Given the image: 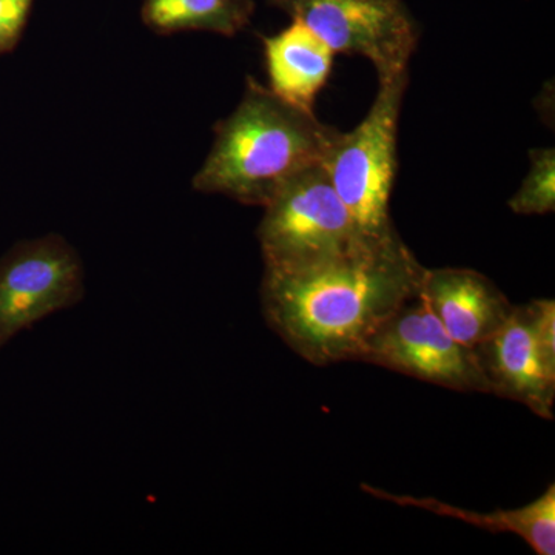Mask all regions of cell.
Wrapping results in <instances>:
<instances>
[{
  "label": "cell",
  "mask_w": 555,
  "mask_h": 555,
  "mask_svg": "<svg viewBox=\"0 0 555 555\" xmlns=\"http://www.w3.org/2000/svg\"><path fill=\"white\" fill-rule=\"evenodd\" d=\"M86 295V270L64 236H42L0 259V349L21 332L75 308Z\"/></svg>",
  "instance_id": "52a82bcc"
},
{
  "label": "cell",
  "mask_w": 555,
  "mask_h": 555,
  "mask_svg": "<svg viewBox=\"0 0 555 555\" xmlns=\"http://www.w3.org/2000/svg\"><path fill=\"white\" fill-rule=\"evenodd\" d=\"M425 270L397 232L306 268H264L262 315L315 366L358 361L369 339L418 297Z\"/></svg>",
  "instance_id": "6da1fadb"
},
{
  "label": "cell",
  "mask_w": 555,
  "mask_h": 555,
  "mask_svg": "<svg viewBox=\"0 0 555 555\" xmlns=\"http://www.w3.org/2000/svg\"><path fill=\"white\" fill-rule=\"evenodd\" d=\"M418 298L455 341L470 349L495 334L514 310L506 295L473 269H426Z\"/></svg>",
  "instance_id": "9c48e42d"
},
{
  "label": "cell",
  "mask_w": 555,
  "mask_h": 555,
  "mask_svg": "<svg viewBox=\"0 0 555 555\" xmlns=\"http://www.w3.org/2000/svg\"><path fill=\"white\" fill-rule=\"evenodd\" d=\"M335 54L366 57L378 79L409 72L418 25L403 0H273Z\"/></svg>",
  "instance_id": "5b68a950"
},
{
  "label": "cell",
  "mask_w": 555,
  "mask_h": 555,
  "mask_svg": "<svg viewBox=\"0 0 555 555\" xmlns=\"http://www.w3.org/2000/svg\"><path fill=\"white\" fill-rule=\"evenodd\" d=\"M409 72L378 79V91L366 118L335 139L323 166L339 198L369 238L397 232L390 196L397 175V138Z\"/></svg>",
  "instance_id": "3957f363"
},
{
  "label": "cell",
  "mask_w": 555,
  "mask_h": 555,
  "mask_svg": "<svg viewBox=\"0 0 555 555\" xmlns=\"http://www.w3.org/2000/svg\"><path fill=\"white\" fill-rule=\"evenodd\" d=\"M339 131L248 78L238 107L218 124L193 189L264 207L291 179L323 164Z\"/></svg>",
  "instance_id": "7a4b0ae2"
},
{
  "label": "cell",
  "mask_w": 555,
  "mask_h": 555,
  "mask_svg": "<svg viewBox=\"0 0 555 555\" xmlns=\"http://www.w3.org/2000/svg\"><path fill=\"white\" fill-rule=\"evenodd\" d=\"M531 169L520 189L509 199L517 215H546L555 210V150L535 149L529 153Z\"/></svg>",
  "instance_id": "4fadbf2b"
},
{
  "label": "cell",
  "mask_w": 555,
  "mask_h": 555,
  "mask_svg": "<svg viewBox=\"0 0 555 555\" xmlns=\"http://www.w3.org/2000/svg\"><path fill=\"white\" fill-rule=\"evenodd\" d=\"M358 361L448 389L489 392L474 349L455 341L418 297L369 339Z\"/></svg>",
  "instance_id": "ba28073f"
},
{
  "label": "cell",
  "mask_w": 555,
  "mask_h": 555,
  "mask_svg": "<svg viewBox=\"0 0 555 555\" xmlns=\"http://www.w3.org/2000/svg\"><path fill=\"white\" fill-rule=\"evenodd\" d=\"M251 0H145L142 17L159 33L210 31L233 36L254 14Z\"/></svg>",
  "instance_id": "7c38bea8"
},
{
  "label": "cell",
  "mask_w": 555,
  "mask_h": 555,
  "mask_svg": "<svg viewBox=\"0 0 555 555\" xmlns=\"http://www.w3.org/2000/svg\"><path fill=\"white\" fill-rule=\"evenodd\" d=\"M489 393L518 401L553 420L555 400V302L514 306L505 324L474 347Z\"/></svg>",
  "instance_id": "8992f818"
},
{
  "label": "cell",
  "mask_w": 555,
  "mask_h": 555,
  "mask_svg": "<svg viewBox=\"0 0 555 555\" xmlns=\"http://www.w3.org/2000/svg\"><path fill=\"white\" fill-rule=\"evenodd\" d=\"M367 240L375 238L358 228L323 164L291 179L266 204L258 225L264 268H306L347 254Z\"/></svg>",
  "instance_id": "277c9868"
},
{
  "label": "cell",
  "mask_w": 555,
  "mask_h": 555,
  "mask_svg": "<svg viewBox=\"0 0 555 555\" xmlns=\"http://www.w3.org/2000/svg\"><path fill=\"white\" fill-rule=\"evenodd\" d=\"M364 492L375 499L397 503L400 506L420 507L437 516L452 517L456 520L486 529L489 532H511L524 539L535 554H555V486L551 483L542 495L528 505L516 509H499L481 514L477 511L449 505L430 496L397 495L374 486H361Z\"/></svg>",
  "instance_id": "8fae6325"
},
{
  "label": "cell",
  "mask_w": 555,
  "mask_h": 555,
  "mask_svg": "<svg viewBox=\"0 0 555 555\" xmlns=\"http://www.w3.org/2000/svg\"><path fill=\"white\" fill-rule=\"evenodd\" d=\"M33 0H0V53L11 49L27 22Z\"/></svg>",
  "instance_id": "5bb4252c"
},
{
  "label": "cell",
  "mask_w": 555,
  "mask_h": 555,
  "mask_svg": "<svg viewBox=\"0 0 555 555\" xmlns=\"http://www.w3.org/2000/svg\"><path fill=\"white\" fill-rule=\"evenodd\" d=\"M335 53L301 22L264 38L270 91L295 107L315 112L318 93L326 86Z\"/></svg>",
  "instance_id": "30bf717a"
}]
</instances>
